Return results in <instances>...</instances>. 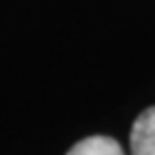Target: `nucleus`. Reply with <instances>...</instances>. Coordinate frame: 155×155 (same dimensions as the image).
<instances>
[{"label": "nucleus", "instance_id": "nucleus-1", "mask_svg": "<svg viewBox=\"0 0 155 155\" xmlns=\"http://www.w3.org/2000/svg\"><path fill=\"white\" fill-rule=\"evenodd\" d=\"M129 147L131 155H155V106L147 108L134 121Z\"/></svg>", "mask_w": 155, "mask_h": 155}, {"label": "nucleus", "instance_id": "nucleus-2", "mask_svg": "<svg viewBox=\"0 0 155 155\" xmlns=\"http://www.w3.org/2000/svg\"><path fill=\"white\" fill-rule=\"evenodd\" d=\"M67 155H125L121 144L108 136H91L80 142H75Z\"/></svg>", "mask_w": 155, "mask_h": 155}]
</instances>
